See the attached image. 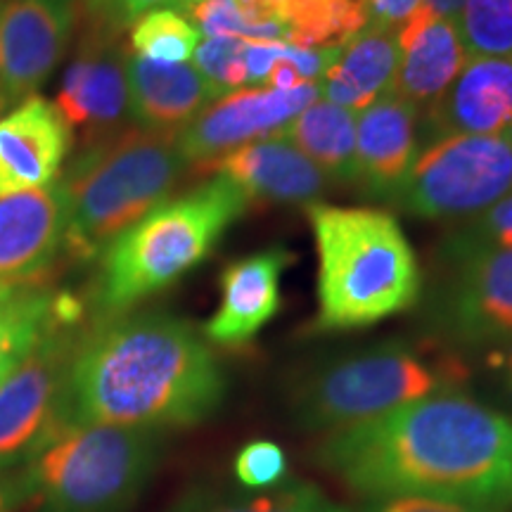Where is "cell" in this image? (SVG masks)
<instances>
[{
  "label": "cell",
  "instance_id": "6da1fadb",
  "mask_svg": "<svg viewBox=\"0 0 512 512\" xmlns=\"http://www.w3.org/2000/svg\"><path fill=\"white\" fill-rule=\"evenodd\" d=\"M318 460L375 501L427 496L498 508L512 498V420L465 394L437 392L332 430Z\"/></svg>",
  "mask_w": 512,
  "mask_h": 512
},
{
  "label": "cell",
  "instance_id": "7a4b0ae2",
  "mask_svg": "<svg viewBox=\"0 0 512 512\" xmlns=\"http://www.w3.org/2000/svg\"><path fill=\"white\" fill-rule=\"evenodd\" d=\"M226 380L209 344L164 313L107 318L81 337L67 380V420L157 430L221 406Z\"/></svg>",
  "mask_w": 512,
  "mask_h": 512
},
{
  "label": "cell",
  "instance_id": "3957f363",
  "mask_svg": "<svg viewBox=\"0 0 512 512\" xmlns=\"http://www.w3.org/2000/svg\"><path fill=\"white\" fill-rule=\"evenodd\" d=\"M318 249V330L366 328L418 302L422 273L389 211L306 204Z\"/></svg>",
  "mask_w": 512,
  "mask_h": 512
},
{
  "label": "cell",
  "instance_id": "277c9868",
  "mask_svg": "<svg viewBox=\"0 0 512 512\" xmlns=\"http://www.w3.org/2000/svg\"><path fill=\"white\" fill-rule=\"evenodd\" d=\"M188 166L178 133L136 126L83 145L60 181L67 204L64 252L76 261L98 259L119 233L169 200Z\"/></svg>",
  "mask_w": 512,
  "mask_h": 512
},
{
  "label": "cell",
  "instance_id": "5b68a950",
  "mask_svg": "<svg viewBox=\"0 0 512 512\" xmlns=\"http://www.w3.org/2000/svg\"><path fill=\"white\" fill-rule=\"evenodd\" d=\"M249 195L216 174L200 188L164 200L119 233L100 254L98 299L107 318L143 302L204 261L230 223L249 207Z\"/></svg>",
  "mask_w": 512,
  "mask_h": 512
},
{
  "label": "cell",
  "instance_id": "8992f818",
  "mask_svg": "<svg viewBox=\"0 0 512 512\" xmlns=\"http://www.w3.org/2000/svg\"><path fill=\"white\" fill-rule=\"evenodd\" d=\"M157 460L155 430L69 422L29 458L41 512H124Z\"/></svg>",
  "mask_w": 512,
  "mask_h": 512
},
{
  "label": "cell",
  "instance_id": "52a82bcc",
  "mask_svg": "<svg viewBox=\"0 0 512 512\" xmlns=\"http://www.w3.org/2000/svg\"><path fill=\"white\" fill-rule=\"evenodd\" d=\"M463 368L432 363L403 344H384L328 363L297 392V413L313 430H339L463 380Z\"/></svg>",
  "mask_w": 512,
  "mask_h": 512
},
{
  "label": "cell",
  "instance_id": "ba28073f",
  "mask_svg": "<svg viewBox=\"0 0 512 512\" xmlns=\"http://www.w3.org/2000/svg\"><path fill=\"white\" fill-rule=\"evenodd\" d=\"M512 192V145L496 136H446L415 159L392 192L425 219H477Z\"/></svg>",
  "mask_w": 512,
  "mask_h": 512
},
{
  "label": "cell",
  "instance_id": "9c48e42d",
  "mask_svg": "<svg viewBox=\"0 0 512 512\" xmlns=\"http://www.w3.org/2000/svg\"><path fill=\"white\" fill-rule=\"evenodd\" d=\"M79 304L55 320L0 380V470L29 460L67 420V380L81 335Z\"/></svg>",
  "mask_w": 512,
  "mask_h": 512
},
{
  "label": "cell",
  "instance_id": "30bf717a",
  "mask_svg": "<svg viewBox=\"0 0 512 512\" xmlns=\"http://www.w3.org/2000/svg\"><path fill=\"white\" fill-rule=\"evenodd\" d=\"M83 0H8L0 5L5 110L36 95L72 43Z\"/></svg>",
  "mask_w": 512,
  "mask_h": 512
},
{
  "label": "cell",
  "instance_id": "8fae6325",
  "mask_svg": "<svg viewBox=\"0 0 512 512\" xmlns=\"http://www.w3.org/2000/svg\"><path fill=\"white\" fill-rule=\"evenodd\" d=\"M121 31L88 19L74 60L69 62L57 93V110L67 124L81 128L86 145L117 136L128 110V53L121 46Z\"/></svg>",
  "mask_w": 512,
  "mask_h": 512
},
{
  "label": "cell",
  "instance_id": "7c38bea8",
  "mask_svg": "<svg viewBox=\"0 0 512 512\" xmlns=\"http://www.w3.org/2000/svg\"><path fill=\"white\" fill-rule=\"evenodd\" d=\"M318 83L306 81L292 91L240 88L211 102L195 121L178 133L190 166L209 171L216 159L235 147L280 133L299 112L318 100Z\"/></svg>",
  "mask_w": 512,
  "mask_h": 512
},
{
  "label": "cell",
  "instance_id": "4fadbf2b",
  "mask_svg": "<svg viewBox=\"0 0 512 512\" xmlns=\"http://www.w3.org/2000/svg\"><path fill=\"white\" fill-rule=\"evenodd\" d=\"M456 275L446 294V323L472 344L512 339V249L456 240Z\"/></svg>",
  "mask_w": 512,
  "mask_h": 512
},
{
  "label": "cell",
  "instance_id": "5bb4252c",
  "mask_svg": "<svg viewBox=\"0 0 512 512\" xmlns=\"http://www.w3.org/2000/svg\"><path fill=\"white\" fill-rule=\"evenodd\" d=\"M74 133L53 102L31 95L0 117V197L53 185Z\"/></svg>",
  "mask_w": 512,
  "mask_h": 512
},
{
  "label": "cell",
  "instance_id": "9a60e30c",
  "mask_svg": "<svg viewBox=\"0 0 512 512\" xmlns=\"http://www.w3.org/2000/svg\"><path fill=\"white\" fill-rule=\"evenodd\" d=\"M64 230L60 181L0 197V285H36L64 249Z\"/></svg>",
  "mask_w": 512,
  "mask_h": 512
},
{
  "label": "cell",
  "instance_id": "2e32d148",
  "mask_svg": "<svg viewBox=\"0 0 512 512\" xmlns=\"http://www.w3.org/2000/svg\"><path fill=\"white\" fill-rule=\"evenodd\" d=\"M430 124L439 138L503 133L512 124V62L467 57L451 86L432 102Z\"/></svg>",
  "mask_w": 512,
  "mask_h": 512
},
{
  "label": "cell",
  "instance_id": "e0dca14e",
  "mask_svg": "<svg viewBox=\"0 0 512 512\" xmlns=\"http://www.w3.org/2000/svg\"><path fill=\"white\" fill-rule=\"evenodd\" d=\"M292 261L285 249L245 256L221 275V306L204 325L209 342L240 347L256 337L280 309V275Z\"/></svg>",
  "mask_w": 512,
  "mask_h": 512
},
{
  "label": "cell",
  "instance_id": "ac0fdd59",
  "mask_svg": "<svg viewBox=\"0 0 512 512\" xmlns=\"http://www.w3.org/2000/svg\"><path fill=\"white\" fill-rule=\"evenodd\" d=\"M128 110L140 128L181 133L214 102V88L190 64L157 62L128 53Z\"/></svg>",
  "mask_w": 512,
  "mask_h": 512
},
{
  "label": "cell",
  "instance_id": "d6986e66",
  "mask_svg": "<svg viewBox=\"0 0 512 512\" xmlns=\"http://www.w3.org/2000/svg\"><path fill=\"white\" fill-rule=\"evenodd\" d=\"M249 195V200L316 202L328 176L294 147L290 140L271 136L235 147L209 166Z\"/></svg>",
  "mask_w": 512,
  "mask_h": 512
},
{
  "label": "cell",
  "instance_id": "ffe728a7",
  "mask_svg": "<svg viewBox=\"0 0 512 512\" xmlns=\"http://www.w3.org/2000/svg\"><path fill=\"white\" fill-rule=\"evenodd\" d=\"M396 41L399 67L392 93L413 105H432L467 62L456 22L434 17L425 8H418L396 27Z\"/></svg>",
  "mask_w": 512,
  "mask_h": 512
},
{
  "label": "cell",
  "instance_id": "44dd1931",
  "mask_svg": "<svg viewBox=\"0 0 512 512\" xmlns=\"http://www.w3.org/2000/svg\"><path fill=\"white\" fill-rule=\"evenodd\" d=\"M418 105L389 93L356 119V181L373 192H392L418 159Z\"/></svg>",
  "mask_w": 512,
  "mask_h": 512
},
{
  "label": "cell",
  "instance_id": "7402d4cb",
  "mask_svg": "<svg viewBox=\"0 0 512 512\" xmlns=\"http://www.w3.org/2000/svg\"><path fill=\"white\" fill-rule=\"evenodd\" d=\"M399 67L396 27L368 24L354 38L342 43L337 62L318 83V93L332 105L363 112L375 100L394 91Z\"/></svg>",
  "mask_w": 512,
  "mask_h": 512
},
{
  "label": "cell",
  "instance_id": "603a6c76",
  "mask_svg": "<svg viewBox=\"0 0 512 512\" xmlns=\"http://www.w3.org/2000/svg\"><path fill=\"white\" fill-rule=\"evenodd\" d=\"M356 119L354 110L316 100L275 136L290 140L325 176L356 181Z\"/></svg>",
  "mask_w": 512,
  "mask_h": 512
},
{
  "label": "cell",
  "instance_id": "cb8c5ba5",
  "mask_svg": "<svg viewBox=\"0 0 512 512\" xmlns=\"http://www.w3.org/2000/svg\"><path fill=\"white\" fill-rule=\"evenodd\" d=\"M74 299L43 285H0V380Z\"/></svg>",
  "mask_w": 512,
  "mask_h": 512
},
{
  "label": "cell",
  "instance_id": "d4e9b609",
  "mask_svg": "<svg viewBox=\"0 0 512 512\" xmlns=\"http://www.w3.org/2000/svg\"><path fill=\"white\" fill-rule=\"evenodd\" d=\"M287 43L299 48L342 46L370 24L361 0H290L275 10Z\"/></svg>",
  "mask_w": 512,
  "mask_h": 512
},
{
  "label": "cell",
  "instance_id": "484cf974",
  "mask_svg": "<svg viewBox=\"0 0 512 512\" xmlns=\"http://www.w3.org/2000/svg\"><path fill=\"white\" fill-rule=\"evenodd\" d=\"M192 27L207 36L242 41H287V27L261 0H200L185 12Z\"/></svg>",
  "mask_w": 512,
  "mask_h": 512
},
{
  "label": "cell",
  "instance_id": "4316f807",
  "mask_svg": "<svg viewBox=\"0 0 512 512\" xmlns=\"http://www.w3.org/2000/svg\"><path fill=\"white\" fill-rule=\"evenodd\" d=\"M174 512H349L304 482L275 484L261 494L192 496Z\"/></svg>",
  "mask_w": 512,
  "mask_h": 512
},
{
  "label": "cell",
  "instance_id": "83f0119b",
  "mask_svg": "<svg viewBox=\"0 0 512 512\" xmlns=\"http://www.w3.org/2000/svg\"><path fill=\"white\" fill-rule=\"evenodd\" d=\"M200 31L183 12L155 10L131 24L133 55L150 57L157 62L185 64L200 46Z\"/></svg>",
  "mask_w": 512,
  "mask_h": 512
},
{
  "label": "cell",
  "instance_id": "f1b7e54d",
  "mask_svg": "<svg viewBox=\"0 0 512 512\" xmlns=\"http://www.w3.org/2000/svg\"><path fill=\"white\" fill-rule=\"evenodd\" d=\"M467 57H512V0H467L456 17Z\"/></svg>",
  "mask_w": 512,
  "mask_h": 512
},
{
  "label": "cell",
  "instance_id": "f546056e",
  "mask_svg": "<svg viewBox=\"0 0 512 512\" xmlns=\"http://www.w3.org/2000/svg\"><path fill=\"white\" fill-rule=\"evenodd\" d=\"M245 43L247 41L235 36H209L207 41H200L192 55L195 69L207 79L219 98L247 86Z\"/></svg>",
  "mask_w": 512,
  "mask_h": 512
},
{
  "label": "cell",
  "instance_id": "4dcf8cb0",
  "mask_svg": "<svg viewBox=\"0 0 512 512\" xmlns=\"http://www.w3.org/2000/svg\"><path fill=\"white\" fill-rule=\"evenodd\" d=\"M287 475L285 451L273 441H252L235 458V477L245 489H271Z\"/></svg>",
  "mask_w": 512,
  "mask_h": 512
},
{
  "label": "cell",
  "instance_id": "1f68e13d",
  "mask_svg": "<svg viewBox=\"0 0 512 512\" xmlns=\"http://www.w3.org/2000/svg\"><path fill=\"white\" fill-rule=\"evenodd\" d=\"M195 3L200 0H83V12L102 27L121 31L147 12L176 10L185 15Z\"/></svg>",
  "mask_w": 512,
  "mask_h": 512
},
{
  "label": "cell",
  "instance_id": "d6a6232c",
  "mask_svg": "<svg viewBox=\"0 0 512 512\" xmlns=\"http://www.w3.org/2000/svg\"><path fill=\"white\" fill-rule=\"evenodd\" d=\"M458 240L512 249V192L491 209H486L484 214H479L477 219H472L470 228Z\"/></svg>",
  "mask_w": 512,
  "mask_h": 512
},
{
  "label": "cell",
  "instance_id": "836d02e7",
  "mask_svg": "<svg viewBox=\"0 0 512 512\" xmlns=\"http://www.w3.org/2000/svg\"><path fill=\"white\" fill-rule=\"evenodd\" d=\"M370 512H496V508L465 501H448V498L401 496L377 501V505Z\"/></svg>",
  "mask_w": 512,
  "mask_h": 512
},
{
  "label": "cell",
  "instance_id": "e575fe53",
  "mask_svg": "<svg viewBox=\"0 0 512 512\" xmlns=\"http://www.w3.org/2000/svg\"><path fill=\"white\" fill-rule=\"evenodd\" d=\"M287 41H247L245 43V69L249 86H264L273 67L283 60Z\"/></svg>",
  "mask_w": 512,
  "mask_h": 512
},
{
  "label": "cell",
  "instance_id": "d590c367",
  "mask_svg": "<svg viewBox=\"0 0 512 512\" xmlns=\"http://www.w3.org/2000/svg\"><path fill=\"white\" fill-rule=\"evenodd\" d=\"M366 8L370 24L382 27H399L420 8L422 0H361Z\"/></svg>",
  "mask_w": 512,
  "mask_h": 512
},
{
  "label": "cell",
  "instance_id": "8d00e7d4",
  "mask_svg": "<svg viewBox=\"0 0 512 512\" xmlns=\"http://www.w3.org/2000/svg\"><path fill=\"white\" fill-rule=\"evenodd\" d=\"M266 83H271L273 91H292V88L302 86V83H306V81L299 76V72L292 67L290 62L280 60L273 67V72H271V76H268Z\"/></svg>",
  "mask_w": 512,
  "mask_h": 512
},
{
  "label": "cell",
  "instance_id": "74e56055",
  "mask_svg": "<svg viewBox=\"0 0 512 512\" xmlns=\"http://www.w3.org/2000/svg\"><path fill=\"white\" fill-rule=\"evenodd\" d=\"M465 3L467 0H422L420 8L432 12L434 17L451 19V22H456V17L460 15V10H463Z\"/></svg>",
  "mask_w": 512,
  "mask_h": 512
},
{
  "label": "cell",
  "instance_id": "f35d334b",
  "mask_svg": "<svg viewBox=\"0 0 512 512\" xmlns=\"http://www.w3.org/2000/svg\"><path fill=\"white\" fill-rule=\"evenodd\" d=\"M10 508H12V501H10L8 491H5L3 486H0V512H10Z\"/></svg>",
  "mask_w": 512,
  "mask_h": 512
},
{
  "label": "cell",
  "instance_id": "ab89813d",
  "mask_svg": "<svg viewBox=\"0 0 512 512\" xmlns=\"http://www.w3.org/2000/svg\"><path fill=\"white\" fill-rule=\"evenodd\" d=\"M261 3H266L268 8H271V10L275 12V10H278V8H283L285 3H290V0H261Z\"/></svg>",
  "mask_w": 512,
  "mask_h": 512
},
{
  "label": "cell",
  "instance_id": "60d3db41",
  "mask_svg": "<svg viewBox=\"0 0 512 512\" xmlns=\"http://www.w3.org/2000/svg\"><path fill=\"white\" fill-rule=\"evenodd\" d=\"M508 392H510V399H512V354L508 356Z\"/></svg>",
  "mask_w": 512,
  "mask_h": 512
},
{
  "label": "cell",
  "instance_id": "b9f144b4",
  "mask_svg": "<svg viewBox=\"0 0 512 512\" xmlns=\"http://www.w3.org/2000/svg\"><path fill=\"white\" fill-rule=\"evenodd\" d=\"M503 138H505V140H508V143L512 145V124H510V126H508V128H505V131H503Z\"/></svg>",
  "mask_w": 512,
  "mask_h": 512
},
{
  "label": "cell",
  "instance_id": "7bdbcfd3",
  "mask_svg": "<svg viewBox=\"0 0 512 512\" xmlns=\"http://www.w3.org/2000/svg\"><path fill=\"white\" fill-rule=\"evenodd\" d=\"M5 110V98H3V79H0V112Z\"/></svg>",
  "mask_w": 512,
  "mask_h": 512
},
{
  "label": "cell",
  "instance_id": "ee69618b",
  "mask_svg": "<svg viewBox=\"0 0 512 512\" xmlns=\"http://www.w3.org/2000/svg\"><path fill=\"white\" fill-rule=\"evenodd\" d=\"M3 3H8V0H0V5H3Z\"/></svg>",
  "mask_w": 512,
  "mask_h": 512
},
{
  "label": "cell",
  "instance_id": "f6af8a7d",
  "mask_svg": "<svg viewBox=\"0 0 512 512\" xmlns=\"http://www.w3.org/2000/svg\"><path fill=\"white\" fill-rule=\"evenodd\" d=\"M510 62H512V57H510Z\"/></svg>",
  "mask_w": 512,
  "mask_h": 512
}]
</instances>
